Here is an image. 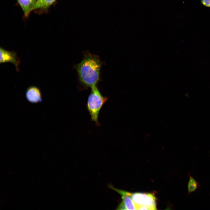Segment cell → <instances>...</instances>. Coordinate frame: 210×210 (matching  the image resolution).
I'll return each mask as SVG.
<instances>
[{"label":"cell","instance_id":"30bf717a","mask_svg":"<svg viewBox=\"0 0 210 210\" xmlns=\"http://www.w3.org/2000/svg\"><path fill=\"white\" fill-rule=\"evenodd\" d=\"M45 0H37L34 9L42 8Z\"/></svg>","mask_w":210,"mask_h":210},{"label":"cell","instance_id":"7a4b0ae2","mask_svg":"<svg viewBox=\"0 0 210 210\" xmlns=\"http://www.w3.org/2000/svg\"><path fill=\"white\" fill-rule=\"evenodd\" d=\"M107 100V97L102 95L96 85L91 88V92L87 99L86 108L92 121L97 125L99 124L98 121L99 112Z\"/></svg>","mask_w":210,"mask_h":210},{"label":"cell","instance_id":"3957f363","mask_svg":"<svg viewBox=\"0 0 210 210\" xmlns=\"http://www.w3.org/2000/svg\"><path fill=\"white\" fill-rule=\"evenodd\" d=\"M128 193L134 203L136 210H156V200L154 193L140 192Z\"/></svg>","mask_w":210,"mask_h":210},{"label":"cell","instance_id":"8992f818","mask_svg":"<svg viewBox=\"0 0 210 210\" xmlns=\"http://www.w3.org/2000/svg\"><path fill=\"white\" fill-rule=\"evenodd\" d=\"M25 96L27 100L30 102L36 104L42 102V98L40 90L35 86H31L27 89Z\"/></svg>","mask_w":210,"mask_h":210},{"label":"cell","instance_id":"52a82bcc","mask_svg":"<svg viewBox=\"0 0 210 210\" xmlns=\"http://www.w3.org/2000/svg\"><path fill=\"white\" fill-rule=\"evenodd\" d=\"M23 10L25 17H27L33 9L36 3V0H17Z\"/></svg>","mask_w":210,"mask_h":210},{"label":"cell","instance_id":"ba28073f","mask_svg":"<svg viewBox=\"0 0 210 210\" xmlns=\"http://www.w3.org/2000/svg\"><path fill=\"white\" fill-rule=\"evenodd\" d=\"M198 186V183L191 176L188 183V193H190L195 191Z\"/></svg>","mask_w":210,"mask_h":210},{"label":"cell","instance_id":"8fae6325","mask_svg":"<svg viewBox=\"0 0 210 210\" xmlns=\"http://www.w3.org/2000/svg\"><path fill=\"white\" fill-rule=\"evenodd\" d=\"M200 4L204 6L210 8V0H200Z\"/></svg>","mask_w":210,"mask_h":210},{"label":"cell","instance_id":"9c48e42d","mask_svg":"<svg viewBox=\"0 0 210 210\" xmlns=\"http://www.w3.org/2000/svg\"><path fill=\"white\" fill-rule=\"evenodd\" d=\"M56 0H45L42 8H46L51 5Z\"/></svg>","mask_w":210,"mask_h":210},{"label":"cell","instance_id":"5b68a950","mask_svg":"<svg viewBox=\"0 0 210 210\" xmlns=\"http://www.w3.org/2000/svg\"><path fill=\"white\" fill-rule=\"evenodd\" d=\"M0 63L10 62L15 66L17 71L19 69L18 66L20 63V60L16 53L13 51H9L3 48H0Z\"/></svg>","mask_w":210,"mask_h":210},{"label":"cell","instance_id":"6da1fadb","mask_svg":"<svg viewBox=\"0 0 210 210\" xmlns=\"http://www.w3.org/2000/svg\"><path fill=\"white\" fill-rule=\"evenodd\" d=\"M102 62L97 55L86 52L82 61L76 65L79 80L86 87L96 85L100 78Z\"/></svg>","mask_w":210,"mask_h":210},{"label":"cell","instance_id":"277c9868","mask_svg":"<svg viewBox=\"0 0 210 210\" xmlns=\"http://www.w3.org/2000/svg\"><path fill=\"white\" fill-rule=\"evenodd\" d=\"M108 186L110 189L120 194L122 201L117 207L119 210H136V206L128 193V192L119 189L109 184Z\"/></svg>","mask_w":210,"mask_h":210}]
</instances>
